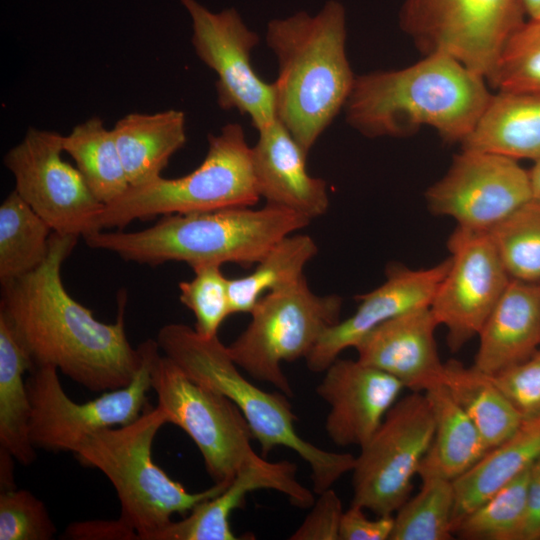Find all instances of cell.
I'll use <instances>...</instances> for the list:
<instances>
[{"label": "cell", "instance_id": "1", "mask_svg": "<svg viewBox=\"0 0 540 540\" xmlns=\"http://www.w3.org/2000/svg\"><path fill=\"white\" fill-rule=\"evenodd\" d=\"M79 237L53 232L43 263L1 285L0 315L12 327L33 363L52 365L93 392L127 386L142 364L125 332L127 294L118 296L114 323L96 319L66 290L61 269Z\"/></svg>", "mask_w": 540, "mask_h": 540}, {"label": "cell", "instance_id": "2", "mask_svg": "<svg viewBox=\"0 0 540 540\" xmlns=\"http://www.w3.org/2000/svg\"><path fill=\"white\" fill-rule=\"evenodd\" d=\"M492 95L484 77L450 56L430 54L405 68L356 76L344 111L366 137H404L429 126L462 143Z\"/></svg>", "mask_w": 540, "mask_h": 540}, {"label": "cell", "instance_id": "3", "mask_svg": "<svg viewBox=\"0 0 540 540\" xmlns=\"http://www.w3.org/2000/svg\"><path fill=\"white\" fill-rule=\"evenodd\" d=\"M346 11L328 0L316 14L298 11L268 22L276 56L275 116L306 154L347 102L355 78L346 54Z\"/></svg>", "mask_w": 540, "mask_h": 540}, {"label": "cell", "instance_id": "4", "mask_svg": "<svg viewBox=\"0 0 540 540\" xmlns=\"http://www.w3.org/2000/svg\"><path fill=\"white\" fill-rule=\"evenodd\" d=\"M310 221L289 209L266 204L258 209L237 207L169 214L142 230H99L83 239L92 249L141 265L173 261L191 268L227 263L249 268L277 242L302 230Z\"/></svg>", "mask_w": 540, "mask_h": 540}, {"label": "cell", "instance_id": "5", "mask_svg": "<svg viewBox=\"0 0 540 540\" xmlns=\"http://www.w3.org/2000/svg\"><path fill=\"white\" fill-rule=\"evenodd\" d=\"M156 342L163 354L188 377L229 398L242 412L262 456L283 446L296 452L311 469L316 494L332 488L351 472L355 456L323 450L302 438L297 417L282 392H267L250 382L230 356L218 335L204 337L182 323L161 327Z\"/></svg>", "mask_w": 540, "mask_h": 540}, {"label": "cell", "instance_id": "6", "mask_svg": "<svg viewBox=\"0 0 540 540\" xmlns=\"http://www.w3.org/2000/svg\"><path fill=\"white\" fill-rule=\"evenodd\" d=\"M165 424L158 405L146 407L127 425L86 435L73 451L83 465L99 469L110 480L120 501V518L136 531L138 540H152L174 514L190 512L230 483L191 493L170 478L152 459L154 438Z\"/></svg>", "mask_w": 540, "mask_h": 540}, {"label": "cell", "instance_id": "7", "mask_svg": "<svg viewBox=\"0 0 540 540\" xmlns=\"http://www.w3.org/2000/svg\"><path fill=\"white\" fill-rule=\"evenodd\" d=\"M260 199L252 147L238 123H228L219 134L208 135V151L189 174L162 176L140 186H130L113 202L103 206L99 230L123 229L135 220L156 216L252 207Z\"/></svg>", "mask_w": 540, "mask_h": 540}, {"label": "cell", "instance_id": "8", "mask_svg": "<svg viewBox=\"0 0 540 540\" xmlns=\"http://www.w3.org/2000/svg\"><path fill=\"white\" fill-rule=\"evenodd\" d=\"M342 305L336 294L313 292L303 277L262 296L249 313L246 329L227 346L228 352L251 377L293 397L282 362L306 358L322 335L341 320Z\"/></svg>", "mask_w": 540, "mask_h": 540}, {"label": "cell", "instance_id": "9", "mask_svg": "<svg viewBox=\"0 0 540 540\" xmlns=\"http://www.w3.org/2000/svg\"><path fill=\"white\" fill-rule=\"evenodd\" d=\"M149 340L151 387L167 422L181 428L199 449L214 483L230 482L257 453L239 408L223 394L188 377Z\"/></svg>", "mask_w": 540, "mask_h": 540}, {"label": "cell", "instance_id": "10", "mask_svg": "<svg viewBox=\"0 0 540 540\" xmlns=\"http://www.w3.org/2000/svg\"><path fill=\"white\" fill-rule=\"evenodd\" d=\"M525 15L521 0H405L399 24L424 55L450 56L487 80Z\"/></svg>", "mask_w": 540, "mask_h": 540}, {"label": "cell", "instance_id": "11", "mask_svg": "<svg viewBox=\"0 0 540 540\" xmlns=\"http://www.w3.org/2000/svg\"><path fill=\"white\" fill-rule=\"evenodd\" d=\"M433 433V413L424 393L397 400L355 458L352 504L377 516L393 515L409 498Z\"/></svg>", "mask_w": 540, "mask_h": 540}, {"label": "cell", "instance_id": "12", "mask_svg": "<svg viewBox=\"0 0 540 540\" xmlns=\"http://www.w3.org/2000/svg\"><path fill=\"white\" fill-rule=\"evenodd\" d=\"M138 348L142 364L132 382L85 403H77L66 394L56 367H34L26 380L32 408L30 437L34 446L54 452H73L86 435L135 421L146 409L147 393L152 389L149 340Z\"/></svg>", "mask_w": 540, "mask_h": 540}, {"label": "cell", "instance_id": "13", "mask_svg": "<svg viewBox=\"0 0 540 540\" xmlns=\"http://www.w3.org/2000/svg\"><path fill=\"white\" fill-rule=\"evenodd\" d=\"M63 135L29 127L23 139L4 155L15 191L61 235L85 237L99 231L103 208L77 169L63 160Z\"/></svg>", "mask_w": 540, "mask_h": 540}, {"label": "cell", "instance_id": "14", "mask_svg": "<svg viewBox=\"0 0 540 540\" xmlns=\"http://www.w3.org/2000/svg\"><path fill=\"white\" fill-rule=\"evenodd\" d=\"M192 22V46L197 57L217 75V103L237 110L260 130L276 119L273 83L255 72L251 52L259 36L234 7L213 12L197 0H179Z\"/></svg>", "mask_w": 540, "mask_h": 540}, {"label": "cell", "instance_id": "15", "mask_svg": "<svg viewBox=\"0 0 540 540\" xmlns=\"http://www.w3.org/2000/svg\"><path fill=\"white\" fill-rule=\"evenodd\" d=\"M425 199L433 214L451 217L463 228L489 231L533 195L529 171L517 160L462 148Z\"/></svg>", "mask_w": 540, "mask_h": 540}, {"label": "cell", "instance_id": "16", "mask_svg": "<svg viewBox=\"0 0 540 540\" xmlns=\"http://www.w3.org/2000/svg\"><path fill=\"white\" fill-rule=\"evenodd\" d=\"M447 247L450 264L429 307L457 352L478 336L511 278L488 231L457 226Z\"/></svg>", "mask_w": 540, "mask_h": 540}, {"label": "cell", "instance_id": "17", "mask_svg": "<svg viewBox=\"0 0 540 540\" xmlns=\"http://www.w3.org/2000/svg\"><path fill=\"white\" fill-rule=\"evenodd\" d=\"M450 259L424 269L391 265L386 280L356 297L355 312L329 328L306 356L307 368L324 372L345 349L355 346L380 324L413 309L430 306Z\"/></svg>", "mask_w": 540, "mask_h": 540}, {"label": "cell", "instance_id": "18", "mask_svg": "<svg viewBox=\"0 0 540 540\" xmlns=\"http://www.w3.org/2000/svg\"><path fill=\"white\" fill-rule=\"evenodd\" d=\"M324 373L316 393L329 405L328 437L338 446H363L397 401L403 384L358 359L338 357Z\"/></svg>", "mask_w": 540, "mask_h": 540}, {"label": "cell", "instance_id": "19", "mask_svg": "<svg viewBox=\"0 0 540 540\" xmlns=\"http://www.w3.org/2000/svg\"><path fill=\"white\" fill-rule=\"evenodd\" d=\"M295 463L271 462L256 454L217 495L197 504L187 517L171 521L152 540H236L230 525L231 513L244 504L252 491L272 489L288 497L299 508H309L315 498L296 477Z\"/></svg>", "mask_w": 540, "mask_h": 540}, {"label": "cell", "instance_id": "20", "mask_svg": "<svg viewBox=\"0 0 540 540\" xmlns=\"http://www.w3.org/2000/svg\"><path fill=\"white\" fill-rule=\"evenodd\" d=\"M439 326L429 306L400 314L374 328L356 346L358 360L424 393L443 384L445 363L438 354Z\"/></svg>", "mask_w": 540, "mask_h": 540}, {"label": "cell", "instance_id": "21", "mask_svg": "<svg viewBox=\"0 0 540 540\" xmlns=\"http://www.w3.org/2000/svg\"><path fill=\"white\" fill-rule=\"evenodd\" d=\"M258 133L252 152L260 198L310 220L324 215L329 208L327 183L308 173V154L277 119Z\"/></svg>", "mask_w": 540, "mask_h": 540}, {"label": "cell", "instance_id": "22", "mask_svg": "<svg viewBox=\"0 0 540 540\" xmlns=\"http://www.w3.org/2000/svg\"><path fill=\"white\" fill-rule=\"evenodd\" d=\"M478 337L473 366L488 375L540 349V284L511 279Z\"/></svg>", "mask_w": 540, "mask_h": 540}, {"label": "cell", "instance_id": "23", "mask_svg": "<svg viewBox=\"0 0 540 540\" xmlns=\"http://www.w3.org/2000/svg\"><path fill=\"white\" fill-rule=\"evenodd\" d=\"M186 119L181 110L153 114L129 113L112 128L130 186L159 177L170 158L186 143Z\"/></svg>", "mask_w": 540, "mask_h": 540}, {"label": "cell", "instance_id": "24", "mask_svg": "<svg viewBox=\"0 0 540 540\" xmlns=\"http://www.w3.org/2000/svg\"><path fill=\"white\" fill-rule=\"evenodd\" d=\"M464 149L488 151L515 160L540 159V96L497 92L471 134Z\"/></svg>", "mask_w": 540, "mask_h": 540}, {"label": "cell", "instance_id": "25", "mask_svg": "<svg viewBox=\"0 0 540 540\" xmlns=\"http://www.w3.org/2000/svg\"><path fill=\"white\" fill-rule=\"evenodd\" d=\"M434 418V433L418 475L454 481L489 450L480 431L444 384L426 392Z\"/></svg>", "mask_w": 540, "mask_h": 540}, {"label": "cell", "instance_id": "26", "mask_svg": "<svg viewBox=\"0 0 540 540\" xmlns=\"http://www.w3.org/2000/svg\"><path fill=\"white\" fill-rule=\"evenodd\" d=\"M540 458V416L524 419L516 432L491 448L453 481L454 524L463 515L528 470Z\"/></svg>", "mask_w": 540, "mask_h": 540}, {"label": "cell", "instance_id": "27", "mask_svg": "<svg viewBox=\"0 0 540 540\" xmlns=\"http://www.w3.org/2000/svg\"><path fill=\"white\" fill-rule=\"evenodd\" d=\"M32 369L27 352L0 315V445L24 466L36 459L30 437L32 408L24 381L25 371Z\"/></svg>", "mask_w": 540, "mask_h": 540}, {"label": "cell", "instance_id": "28", "mask_svg": "<svg viewBox=\"0 0 540 540\" xmlns=\"http://www.w3.org/2000/svg\"><path fill=\"white\" fill-rule=\"evenodd\" d=\"M443 384L491 449L512 436L523 417L491 376L457 361L445 363Z\"/></svg>", "mask_w": 540, "mask_h": 540}, {"label": "cell", "instance_id": "29", "mask_svg": "<svg viewBox=\"0 0 540 540\" xmlns=\"http://www.w3.org/2000/svg\"><path fill=\"white\" fill-rule=\"evenodd\" d=\"M63 150L75 161L87 186L103 205L130 187L113 131L99 117H91L63 135Z\"/></svg>", "mask_w": 540, "mask_h": 540}, {"label": "cell", "instance_id": "30", "mask_svg": "<svg viewBox=\"0 0 540 540\" xmlns=\"http://www.w3.org/2000/svg\"><path fill=\"white\" fill-rule=\"evenodd\" d=\"M317 253L316 242L307 234L293 233L281 239L251 273L229 279L232 314L250 313L265 294L301 280L304 268Z\"/></svg>", "mask_w": 540, "mask_h": 540}, {"label": "cell", "instance_id": "31", "mask_svg": "<svg viewBox=\"0 0 540 540\" xmlns=\"http://www.w3.org/2000/svg\"><path fill=\"white\" fill-rule=\"evenodd\" d=\"M50 226L11 191L0 205V283L4 285L38 268L48 255Z\"/></svg>", "mask_w": 540, "mask_h": 540}, {"label": "cell", "instance_id": "32", "mask_svg": "<svg viewBox=\"0 0 540 540\" xmlns=\"http://www.w3.org/2000/svg\"><path fill=\"white\" fill-rule=\"evenodd\" d=\"M531 467L460 517L454 534L470 540H522Z\"/></svg>", "mask_w": 540, "mask_h": 540}, {"label": "cell", "instance_id": "33", "mask_svg": "<svg viewBox=\"0 0 540 540\" xmlns=\"http://www.w3.org/2000/svg\"><path fill=\"white\" fill-rule=\"evenodd\" d=\"M422 485L396 511L390 540H449L454 535L455 490L452 480L421 477Z\"/></svg>", "mask_w": 540, "mask_h": 540}, {"label": "cell", "instance_id": "34", "mask_svg": "<svg viewBox=\"0 0 540 540\" xmlns=\"http://www.w3.org/2000/svg\"><path fill=\"white\" fill-rule=\"evenodd\" d=\"M513 280L540 284V202L532 199L488 231Z\"/></svg>", "mask_w": 540, "mask_h": 540}, {"label": "cell", "instance_id": "35", "mask_svg": "<svg viewBox=\"0 0 540 540\" xmlns=\"http://www.w3.org/2000/svg\"><path fill=\"white\" fill-rule=\"evenodd\" d=\"M487 80L498 92L540 96V20L525 21L509 37Z\"/></svg>", "mask_w": 540, "mask_h": 540}, {"label": "cell", "instance_id": "36", "mask_svg": "<svg viewBox=\"0 0 540 540\" xmlns=\"http://www.w3.org/2000/svg\"><path fill=\"white\" fill-rule=\"evenodd\" d=\"M220 264L193 267L191 280L179 283V300L195 317V331L204 337L218 335L225 319L232 314L229 278Z\"/></svg>", "mask_w": 540, "mask_h": 540}, {"label": "cell", "instance_id": "37", "mask_svg": "<svg viewBox=\"0 0 540 540\" xmlns=\"http://www.w3.org/2000/svg\"><path fill=\"white\" fill-rule=\"evenodd\" d=\"M56 532L45 504L30 491H1L0 540H50Z\"/></svg>", "mask_w": 540, "mask_h": 540}, {"label": "cell", "instance_id": "38", "mask_svg": "<svg viewBox=\"0 0 540 540\" xmlns=\"http://www.w3.org/2000/svg\"><path fill=\"white\" fill-rule=\"evenodd\" d=\"M490 376L523 419L540 416V349Z\"/></svg>", "mask_w": 540, "mask_h": 540}, {"label": "cell", "instance_id": "39", "mask_svg": "<svg viewBox=\"0 0 540 540\" xmlns=\"http://www.w3.org/2000/svg\"><path fill=\"white\" fill-rule=\"evenodd\" d=\"M311 506V510L289 537L291 540H339L342 503L333 490L329 488L320 494Z\"/></svg>", "mask_w": 540, "mask_h": 540}, {"label": "cell", "instance_id": "40", "mask_svg": "<svg viewBox=\"0 0 540 540\" xmlns=\"http://www.w3.org/2000/svg\"><path fill=\"white\" fill-rule=\"evenodd\" d=\"M364 508L351 504L344 511L339 529V540H390L394 516L383 515L369 519Z\"/></svg>", "mask_w": 540, "mask_h": 540}, {"label": "cell", "instance_id": "41", "mask_svg": "<svg viewBox=\"0 0 540 540\" xmlns=\"http://www.w3.org/2000/svg\"><path fill=\"white\" fill-rule=\"evenodd\" d=\"M65 536L74 540H138L136 531L120 517L73 522L67 526Z\"/></svg>", "mask_w": 540, "mask_h": 540}, {"label": "cell", "instance_id": "42", "mask_svg": "<svg viewBox=\"0 0 540 540\" xmlns=\"http://www.w3.org/2000/svg\"><path fill=\"white\" fill-rule=\"evenodd\" d=\"M522 540H540V458L532 465Z\"/></svg>", "mask_w": 540, "mask_h": 540}, {"label": "cell", "instance_id": "43", "mask_svg": "<svg viewBox=\"0 0 540 540\" xmlns=\"http://www.w3.org/2000/svg\"><path fill=\"white\" fill-rule=\"evenodd\" d=\"M13 459L7 450L0 448V484L1 491L16 488L13 476Z\"/></svg>", "mask_w": 540, "mask_h": 540}, {"label": "cell", "instance_id": "44", "mask_svg": "<svg viewBox=\"0 0 540 540\" xmlns=\"http://www.w3.org/2000/svg\"><path fill=\"white\" fill-rule=\"evenodd\" d=\"M533 199L540 202V159L529 171Z\"/></svg>", "mask_w": 540, "mask_h": 540}, {"label": "cell", "instance_id": "45", "mask_svg": "<svg viewBox=\"0 0 540 540\" xmlns=\"http://www.w3.org/2000/svg\"><path fill=\"white\" fill-rule=\"evenodd\" d=\"M526 16L540 20V0H521Z\"/></svg>", "mask_w": 540, "mask_h": 540}]
</instances>
